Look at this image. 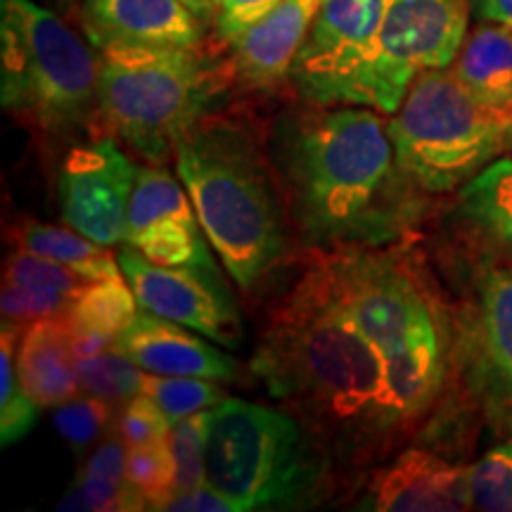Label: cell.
<instances>
[{"label":"cell","instance_id":"cell-1","mask_svg":"<svg viewBox=\"0 0 512 512\" xmlns=\"http://www.w3.org/2000/svg\"><path fill=\"white\" fill-rule=\"evenodd\" d=\"M252 370L335 463L380 456L408 425L382 356L332 297L318 266L273 313Z\"/></svg>","mask_w":512,"mask_h":512},{"label":"cell","instance_id":"cell-2","mask_svg":"<svg viewBox=\"0 0 512 512\" xmlns=\"http://www.w3.org/2000/svg\"><path fill=\"white\" fill-rule=\"evenodd\" d=\"M271 162L294 233L318 249L382 247L418 214L389 121L363 105H313L275 126Z\"/></svg>","mask_w":512,"mask_h":512},{"label":"cell","instance_id":"cell-3","mask_svg":"<svg viewBox=\"0 0 512 512\" xmlns=\"http://www.w3.org/2000/svg\"><path fill=\"white\" fill-rule=\"evenodd\" d=\"M174 159L221 264L254 290L285 259L292 233L271 152L240 121L207 114L176 140Z\"/></svg>","mask_w":512,"mask_h":512},{"label":"cell","instance_id":"cell-4","mask_svg":"<svg viewBox=\"0 0 512 512\" xmlns=\"http://www.w3.org/2000/svg\"><path fill=\"white\" fill-rule=\"evenodd\" d=\"M318 268L337 304L382 356L403 420H418L446 373L448 335L437 299L406 259L380 247L335 249Z\"/></svg>","mask_w":512,"mask_h":512},{"label":"cell","instance_id":"cell-5","mask_svg":"<svg viewBox=\"0 0 512 512\" xmlns=\"http://www.w3.org/2000/svg\"><path fill=\"white\" fill-rule=\"evenodd\" d=\"M335 460L287 408L233 399L211 408L207 482L238 512L299 508L328 489Z\"/></svg>","mask_w":512,"mask_h":512},{"label":"cell","instance_id":"cell-6","mask_svg":"<svg viewBox=\"0 0 512 512\" xmlns=\"http://www.w3.org/2000/svg\"><path fill=\"white\" fill-rule=\"evenodd\" d=\"M98 53L34 0H0L3 107L48 140L98 124Z\"/></svg>","mask_w":512,"mask_h":512},{"label":"cell","instance_id":"cell-7","mask_svg":"<svg viewBox=\"0 0 512 512\" xmlns=\"http://www.w3.org/2000/svg\"><path fill=\"white\" fill-rule=\"evenodd\" d=\"M98 53V124L152 164L207 117L214 76L197 48L105 46Z\"/></svg>","mask_w":512,"mask_h":512},{"label":"cell","instance_id":"cell-8","mask_svg":"<svg viewBox=\"0 0 512 512\" xmlns=\"http://www.w3.org/2000/svg\"><path fill=\"white\" fill-rule=\"evenodd\" d=\"M510 114L479 102L451 67L427 69L389 117V136L415 188L444 195L503 155Z\"/></svg>","mask_w":512,"mask_h":512},{"label":"cell","instance_id":"cell-9","mask_svg":"<svg viewBox=\"0 0 512 512\" xmlns=\"http://www.w3.org/2000/svg\"><path fill=\"white\" fill-rule=\"evenodd\" d=\"M470 12L472 0H387L358 105L392 117L422 72L456 62Z\"/></svg>","mask_w":512,"mask_h":512},{"label":"cell","instance_id":"cell-10","mask_svg":"<svg viewBox=\"0 0 512 512\" xmlns=\"http://www.w3.org/2000/svg\"><path fill=\"white\" fill-rule=\"evenodd\" d=\"M387 0H320L290 81L311 105H358Z\"/></svg>","mask_w":512,"mask_h":512},{"label":"cell","instance_id":"cell-11","mask_svg":"<svg viewBox=\"0 0 512 512\" xmlns=\"http://www.w3.org/2000/svg\"><path fill=\"white\" fill-rule=\"evenodd\" d=\"M138 171L140 166L107 133L74 145L57 174L64 223L105 247L124 242Z\"/></svg>","mask_w":512,"mask_h":512},{"label":"cell","instance_id":"cell-12","mask_svg":"<svg viewBox=\"0 0 512 512\" xmlns=\"http://www.w3.org/2000/svg\"><path fill=\"white\" fill-rule=\"evenodd\" d=\"M117 256L140 309L200 332L226 349L240 347V311L219 273L152 264L128 245L121 247Z\"/></svg>","mask_w":512,"mask_h":512},{"label":"cell","instance_id":"cell-13","mask_svg":"<svg viewBox=\"0 0 512 512\" xmlns=\"http://www.w3.org/2000/svg\"><path fill=\"white\" fill-rule=\"evenodd\" d=\"M124 245L152 264L219 273L188 190L159 164L140 166L128 207Z\"/></svg>","mask_w":512,"mask_h":512},{"label":"cell","instance_id":"cell-14","mask_svg":"<svg viewBox=\"0 0 512 512\" xmlns=\"http://www.w3.org/2000/svg\"><path fill=\"white\" fill-rule=\"evenodd\" d=\"M79 17L93 48H200L204 36L183 0H81Z\"/></svg>","mask_w":512,"mask_h":512},{"label":"cell","instance_id":"cell-15","mask_svg":"<svg viewBox=\"0 0 512 512\" xmlns=\"http://www.w3.org/2000/svg\"><path fill=\"white\" fill-rule=\"evenodd\" d=\"M192 332L174 320L140 309L117 335V347L150 375L235 380L240 373L238 361Z\"/></svg>","mask_w":512,"mask_h":512},{"label":"cell","instance_id":"cell-16","mask_svg":"<svg viewBox=\"0 0 512 512\" xmlns=\"http://www.w3.org/2000/svg\"><path fill=\"white\" fill-rule=\"evenodd\" d=\"M363 508L377 512L467 510V467L448 463L425 448H406L373 477Z\"/></svg>","mask_w":512,"mask_h":512},{"label":"cell","instance_id":"cell-17","mask_svg":"<svg viewBox=\"0 0 512 512\" xmlns=\"http://www.w3.org/2000/svg\"><path fill=\"white\" fill-rule=\"evenodd\" d=\"M318 8L320 0H285L264 19L228 38L240 79L254 88H275L290 81L292 64L309 36Z\"/></svg>","mask_w":512,"mask_h":512},{"label":"cell","instance_id":"cell-18","mask_svg":"<svg viewBox=\"0 0 512 512\" xmlns=\"http://www.w3.org/2000/svg\"><path fill=\"white\" fill-rule=\"evenodd\" d=\"M19 380L38 408H55L81 392L67 316L41 318L24 328L17 347Z\"/></svg>","mask_w":512,"mask_h":512},{"label":"cell","instance_id":"cell-19","mask_svg":"<svg viewBox=\"0 0 512 512\" xmlns=\"http://www.w3.org/2000/svg\"><path fill=\"white\" fill-rule=\"evenodd\" d=\"M453 74L479 102L512 112V29L479 22L451 64Z\"/></svg>","mask_w":512,"mask_h":512},{"label":"cell","instance_id":"cell-20","mask_svg":"<svg viewBox=\"0 0 512 512\" xmlns=\"http://www.w3.org/2000/svg\"><path fill=\"white\" fill-rule=\"evenodd\" d=\"M17 249L48 256L57 264L72 268L88 283L124 278L119 266V256L110 252V247L93 242L79 230L69 226H53L41 221H22L12 233Z\"/></svg>","mask_w":512,"mask_h":512},{"label":"cell","instance_id":"cell-21","mask_svg":"<svg viewBox=\"0 0 512 512\" xmlns=\"http://www.w3.org/2000/svg\"><path fill=\"white\" fill-rule=\"evenodd\" d=\"M460 211L470 226L512 247V157H498L460 188Z\"/></svg>","mask_w":512,"mask_h":512},{"label":"cell","instance_id":"cell-22","mask_svg":"<svg viewBox=\"0 0 512 512\" xmlns=\"http://www.w3.org/2000/svg\"><path fill=\"white\" fill-rule=\"evenodd\" d=\"M128 446L117 439L105 441L86 460L74 486L86 498L88 510H140L126 482Z\"/></svg>","mask_w":512,"mask_h":512},{"label":"cell","instance_id":"cell-23","mask_svg":"<svg viewBox=\"0 0 512 512\" xmlns=\"http://www.w3.org/2000/svg\"><path fill=\"white\" fill-rule=\"evenodd\" d=\"M19 328L22 325L3 320V335H0V441L3 446L27 437L41 411L19 380Z\"/></svg>","mask_w":512,"mask_h":512},{"label":"cell","instance_id":"cell-24","mask_svg":"<svg viewBox=\"0 0 512 512\" xmlns=\"http://www.w3.org/2000/svg\"><path fill=\"white\" fill-rule=\"evenodd\" d=\"M138 309V299L126 278L102 280L86 285V290L74 299L67 320L74 330H95L117 337Z\"/></svg>","mask_w":512,"mask_h":512},{"label":"cell","instance_id":"cell-25","mask_svg":"<svg viewBox=\"0 0 512 512\" xmlns=\"http://www.w3.org/2000/svg\"><path fill=\"white\" fill-rule=\"evenodd\" d=\"M76 370L83 392L110 406H124L143 392L145 370L138 368L117 344L102 354L76 358Z\"/></svg>","mask_w":512,"mask_h":512},{"label":"cell","instance_id":"cell-26","mask_svg":"<svg viewBox=\"0 0 512 512\" xmlns=\"http://www.w3.org/2000/svg\"><path fill=\"white\" fill-rule=\"evenodd\" d=\"M482 323L491 363L512 384V268H494L484 275Z\"/></svg>","mask_w":512,"mask_h":512},{"label":"cell","instance_id":"cell-27","mask_svg":"<svg viewBox=\"0 0 512 512\" xmlns=\"http://www.w3.org/2000/svg\"><path fill=\"white\" fill-rule=\"evenodd\" d=\"M126 482L140 510H162L176 494V465L169 439L128 448Z\"/></svg>","mask_w":512,"mask_h":512},{"label":"cell","instance_id":"cell-28","mask_svg":"<svg viewBox=\"0 0 512 512\" xmlns=\"http://www.w3.org/2000/svg\"><path fill=\"white\" fill-rule=\"evenodd\" d=\"M143 392L157 401L171 425L190 415L211 411L228 399V392L219 380L207 377H166L145 373Z\"/></svg>","mask_w":512,"mask_h":512},{"label":"cell","instance_id":"cell-29","mask_svg":"<svg viewBox=\"0 0 512 512\" xmlns=\"http://www.w3.org/2000/svg\"><path fill=\"white\" fill-rule=\"evenodd\" d=\"M467 494L472 510L512 512V441L467 465Z\"/></svg>","mask_w":512,"mask_h":512},{"label":"cell","instance_id":"cell-30","mask_svg":"<svg viewBox=\"0 0 512 512\" xmlns=\"http://www.w3.org/2000/svg\"><path fill=\"white\" fill-rule=\"evenodd\" d=\"M209 415L202 411L171 427L169 448L176 465V491H188L207 484Z\"/></svg>","mask_w":512,"mask_h":512},{"label":"cell","instance_id":"cell-31","mask_svg":"<svg viewBox=\"0 0 512 512\" xmlns=\"http://www.w3.org/2000/svg\"><path fill=\"white\" fill-rule=\"evenodd\" d=\"M3 283L34 287V290H53L76 299L86 290L88 280H83L72 268L57 264V261L48 259V256L27 252V249H17L5 261Z\"/></svg>","mask_w":512,"mask_h":512},{"label":"cell","instance_id":"cell-32","mask_svg":"<svg viewBox=\"0 0 512 512\" xmlns=\"http://www.w3.org/2000/svg\"><path fill=\"white\" fill-rule=\"evenodd\" d=\"M112 406L95 399V396H74V399L60 403L53 411V422L62 439L74 448L83 451L100 437L102 430L110 425Z\"/></svg>","mask_w":512,"mask_h":512},{"label":"cell","instance_id":"cell-33","mask_svg":"<svg viewBox=\"0 0 512 512\" xmlns=\"http://www.w3.org/2000/svg\"><path fill=\"white\" fill-rule=\"evenodd\" d=\"M74 297L53 290H34V287H22L3 283V294H0V311H3V320L10 323L27 325L36 323L41 318H57L67 316L72 311Z\"/></svg>","mask_w":512,"mask_h":512},{"label":"cell","instance_id":"cell-34","mask_svg":"<svg viewBox=\"0 0 512 512\" xmlns=\"http://www.w3.org/2000/svg\"><path fill=\"white\" fill-rule=\"evenodd\" d=\"M171 427L174 425L166 418L162 408L157 406V401L145 392H140L121 406V413L117 418V437L128 448L147 446L169 439Z\"/></svg>","mask_w":512,"mask_h":512},{"label":"cell","instance_id":"cell-35","mask_svg":"<svg viewBox=\"0 0 512 512\" xmlns=\"http://www.w3.org/2000/svg\"><path fill=\"white\" fill-rule=\"evenodd\" d=\"M285 0H219V15H216V29L226 38H233L242 29L252 27L254 22L264 19L268 12L280 8Z\"/></svg>","mask_w":512,"mask_h":512},{"label":"cell","instance_id":"cell-36","mask_svg":"<svg viewBox=\"0 0 512 512\" xmlns=\"http://www.w3.org/2000/svg\"><path fill=\"white\" fill-rule=\"evenodd\" d=\"M162 510L169 512H238L235 505L209 482L188 491H176Z\"/></svg>","mask_w":512,"mask_h":512},{"label":"cell","instance_id":"cell-37","mask_svg":"<svg viewBox=\"0 0 512 512\" xmlns=\"http://www.w3.org/2000/svg\"><path fill=\"white\" fill-rule=\"evenodd\" d=\"M114 344H117V337L105 335V332L74 330V328H72V349H74V356H76V358L102 354V351L112 349Z\"/></svg>","mask_w":512,"mask_h":512},{"label":"cell","instance_id":"cell-38","mask_svg":"<svg viewBox=\"0 0 512 512\" xmlns=\"http://www.w3.org/2000/svg\"><path fill=\"white\" fill-rule=\"evenodd\" d=\"M479 22H496L512 29V0H472Z\"/></svg>","mask_w":512,"mask_h":512},{"label":"cell","instance_id":"cell-39","mask_svg":"<svg viewBox=\"0 0 512 512\" xmlns=\"http://www.w3.org/2000/svg\"><path fill=\"white\" fill-rule=\"evenodd\" d=\"M183 3L188 5L204 24L216 22V15H219V0H183Z\"/></svg>","mask_w":512,"mask_h":512},{"label":"cell","instance_id":"cell-40","mask_svg":"<svg viewBox=\"0 0 512 512\" xmlns=\"http://www.w3.org/2000/svg\"><path fill=\"white\" fill-rule=\"evenodd\" d=\"M503 152H510V155H512V114H510L508 131H505V147H503Z\"/></svg>","mask_w":512,"mask_h":512},{"label":"cell","instance_id":"cell-41","mask_svg":"<svg viewBox=\"0 0 512 512\" xmlns=\"http://www.w3.org/2000/svg\"><path fill=\"white\" fill-rule=\"evenodd\" d=\"M508 425H510V434H512V396L508 399Z\"/></svg>","mask_w":512,"mask_h":512}]
</instances>
